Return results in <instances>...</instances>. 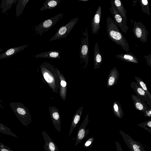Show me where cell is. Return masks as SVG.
<instances>
[{
	"label": "cell",
	"mask_w": 151,
	"mask_h": 151,
	"mask_svg": "<svg viewBox=\"0 0 151 151\" xmlns=\"http://www.w3.org/2000/svg\"><path fill=\"white\" fill-rule=\"evenodd\" d=\"M0 151H14L10 147L0 142Z\"/></svg>",
	"instance_id": "d6a6232c"
},
{
	"label": "cell",
	"mask_w": 151,
	"mask_h": 151,
	"mask_svg": "<svg viewBox=\"0 0 151 151\" xmlns=\"http://www.w3.org/2000/svg\"><path fill=\"white\" fill-rule=\"evenodd\" d=\"M61 1L60 0H46L43 6L40 9L41 11L47 9H51L56 7Z\"/></svg>",
	"instance_id": "cb8c5ba5"
},
{
	"label": "cell",
	"mask_w": 151,
	"mask_h": 151,
	"mask_svg": "<svg viewBox=\"0 0 151 151\" xmlns=\"http://www.w3.org/2000/svg\"><path fill=\"white\" fill-rule=\"evenodd\" d=\"M49 111L52 123L55 129L59 132L61 131V120L58 109L55 106H50Z\"/></svg>",
	"instance_id": "7c38bea8"
},
{
	"label": "cell",
	"mask_w": 151,
	"mask_h": 151,
	"mask_svg": "<svg viewBox=\"0 0 151 151\" xmlns=\"http://www.w3.org/2000/svg\"><path fill=\"white\" fill-rule=\"evenodd\" d=\"M116 57L119 59L127 62L138 64V60L136 57L132 52L126 53L119 54L116 55Z\"/></svg>",
	"instance_id": "44dd1931"
},
{
	"label": "cell",
	"mask_w": 151,
	"mask_h": 151,
	"mask_svg": "<svg viewBox=\"0 0 151 151\" xmlns=\"http://www.w3.org/2000/svg\"><path fill=\"white\" fill-rule=\"evenodd\" d=\"M135 108L137 110L144 112L150 109L146 104L137 95H131Z\"/></svg>",
	"instance_id": "ac0fdd59"
},
{
	"label": "cell",
	"mask_w": 151,
	"mask_h": 151,
	"mask_svg": "<svg viewBox=\"0 0 151 151\" xmlns=\"http://www.w3.org/2000/svg\"><path fill=\"white\" fill-rule=\"evenodd\" d=\"M113 1L114 4L118 12L122 17L124 22L127 24L126 11L123 4L120 0Z\"/></svg>",
	"instance_id": "603a6c76"
},
{
	"label": "cell",
	"mask_w": 151,
	"mask_h": 151,
	"mask_svg": "<svg viewBox=\"0 0 151 151\" xmlns=\"http://www.w3.org/2000/svg\"><path fill=\"white\" fill-rule=\"evenodd\" d=\"M130 86L134 90L137 96L149 105L150 108H151V99L139 85L137 82L132 81L130 84Z\"/></svg>",
	"instance_id": "8fae6325"
},
{
	"label": "cell",
	"mask_w": 151,
	"mask_h": 151,
	"mask_svg": "<svg viewBox=\"0 0 151 151\" xmlns=\"http://www.w3.org/2000/svg\"><path fill=\"white\" fill-rule=\"evenodd\" d=\"M112 109L114 115L119 119L124 116L123 109L121 104L117 101H114L112 106Z\"/></svg>",
	"instance_id": "d4e9b609"
},
{
	"label": "cell",
	"mask_w": 151,
	"mask_h": 151,
	"mask_svg": "<svg viewBox=\"0 0 151 151\" xmlns=\"http://www.w3.org/2000/svg\"><path fill=\"white\" fill-rule=\"evenodd\" d=\"M61 52L55 50L45 52L35 55L36 58L57 59L60 58Z\"/></svg>",
	"instance_id": "7402d4cb"
},
{
	"label": "cell",
	"mask_w": 151,
	"mask_h": 151,
	"mask_svg": "<svg viewBox=\"0 0 151 151\" xmlns=\"http://www.w3.org/2000/svg\"><path fill=\"white\" fill-rule=\"evenodd\" d=\"M28 46V45H26L9 48L0 54V60L11 57L17 53L24 50Z\"/></svg>",
	"instance_id": "e0dca14e"
},
{
	"label": "cell",
	"mask_w": 151,
	"mask_h": 151,
	"mask_svg": "<svg viewBox=\"0 0 151 151\" xmlns=\"http://www.w3.org/2000/svg\"><path fill=\"white\" fill-rule=\"evenodd\" d=\"M143 113L145 117H150L151 116V108L145 110Z\"/></svg>",
	"instance_id": "d590c367"
},
{
	"label": "cell",
	"mask_w": 151,
	"mask_h": 151,
	"mask_svg": "<svg viewBox=\"0 0 151 151\" xmlns=\"http://www.w3.org/2000/svg\"><path fill=\"white\" fill-rule=\"evenodd\" d=\"M0 132L15 137L19 138L16 134L11 131L9 128L1 123H0Z\"/></svg>",
	"instance_id": "f1b7e54d"
},
{
	"label": "cell",
	"mask_w": 151,
	"mask_h": 151,
	"mask_svg": "<svg viewBox=\"0 0 151 151\" xmlns=\"http://www.w3.org/2000/svg\"><path fill=\"white\" fill-rule=\"evenodd\" d=\"M29 0H19L16 8V15L17 17L20 16L22 13L26 5Z\"/></svg>",
	"instance_id": "484cf974"
},
{
	"label": "cell",
	"mask_w": 151,
	"mask_h": 151,
	"mask_svg": "<svg viewBox=\"0 0 151 151\" xmlns=\"http://www.w3.org/2000/svg\"><path fill=\"white\" fill-rule=\"evenodd\" d=\"M93 58L94 69L95 70L100 68L102 62V58L97 42H96L94 46Z\"/></svg>",
	"instance_id": "ffe728a7"
},
{
	"label": "cell",
	"mask_w": 151,
	"mask_h": 151,
	"mask_svg": "<svg viewBox=\"0 0 151 151\" xmlns=\"http://www.w3.org/2000/svg\"><path fill=\"white\" fill-rule=\"evenodd\" d=\"M88 29L86 27L82 32L81 42L79 47L80 63L83 65V69L86 68L88 62L89 42Z\"/></svg>",
	"instance_id": "277c9868"
},
{
	"label": "cell",
	"mask_w": 151,
	"mask_h": 151,
	"mask_svg": "<svg viewBox=\"0 0 151 151\" xmlns=\"http://www.w3.org/2000/svg\"><path fill=\"white\" fill-rule=\"evenodd\" d=\"M111 6L109 10L113 16L114 21L116 23L118 26L121 29L122 31L126 34L128 30L129 27L127 24L124 22L121 16L119 13L114 4L113 0L110 1Z\"/></svg>",
	"instance_id": "9c48e42d"
},
{
	"label": "cell",
	"mask_w": 151,
	"mask_h": 151,
	"mask_svg": "<svg viewBox=\"0 0 151 151\" xmlns=\"http://www.w3.org/2000/svg\"><path fill=\"white\" fill-rule=\"evenodd\" d=\"M56 68L49 63L45 62L40 64L37 70L43 83L47 85L54 93L58 94L60 88V80Z\"/></svg>",
	"instance_id": "6da1fadb"
},
{
	"label": "cell",
	"mask_w": 151,
	"mask_h": 151,
	"mask_svg": "<svg viewBox=\"0 0 151 151\" xmlns=\"http://www.w3.org/2000/svg\"><path fill=\"white\" fill-rule=\"evenodd\" d=\"M101 15V8L100 6L93 16L91 23L92 32L93 34L97 33L100 28V22Z\"/></svg>",
	"instance_id": "4fadbf2b"
},
{
	"label": "cell",
	"mask_w": 151,
	"mask_h": 151,
	"mask_svg": "<svg viewBox=\"0 0 151 151\" xmlns=\"http://www.w3.org/2000/svg\"><path fill=\"white\" fill-rule=\"evenodd\" d=\"M134 36L143 43H145L147 40L148 32L143 24L139 21H134L133 28Z\"/></svg>",
	"instance_id": "52a82bcc"
},
{
	"label": "cell",
	"mask_w": 151,
	"mask_h": 151,
	"mask_svg": "<svg viewBox=\"0 0 151 151\" xmlns=\"http://www.w3.org/2000/svg\"><path fill=\"white\" fill-rule=\"evenodd\" d=\"M83 106L80 107L76 111L74 115L72 120V122L68 134V137H70L73 130L76 127L79 121L82 113Z\"/></svg>",
	"instance_id": "d6986e66"
},
{
	"label": "cell",
	"mask_w": 151,
	"mask_h": 151,
	"mask_svg": "<svg viewBox=\"0 0 151 151\" xmlns=\"http://www.w3.org/2000/svg\"><path fill=\"white\" fill-rule=\"evenodd\" d=\"M16 1V0H2L0 5V8L2 10V12L4 13L9 10L12 6L13 4Z\"/></svg>",
	"instance_id": "4316f807"
},
{
	"label": "cell",
	"mask_w": 151,
	"mask_h": 151,
	"mask_svg": "<svg viewBox=\"0 0 151 151\" xmlns=\"http://www.w3.org/2000/svg\"><path fill=\"white\" fill-rule=\"evenodd\" d=\"M115 144L116 151H123L121 145L119 141L116 140Z\"/></svg>",
	"instance_id": "e575fe53"
},
{
	"label": "cell",
	"mask_w": 151,
	"mask_h": 151,
	"mask_svg": "<svg viewBox=\"0 0 151 151\" xmlns=\"http://www.w3.org/2000/svg\"><path fill=\"white\" fill-rule=\"evenodd\" d=\"M9 105L17 117L23 125L27 127L32 122L29 110L23 104L20 102H11Z\"/></svg>",
	"instance_id": "3957f363"
},
{
	"label": "cell",
	"mask_w": 151,
	"mask_h": 151,
	"mask_svg": "<svg viewBox=\"0 0 151 151\" xmlns=\"http://www.w3.org/2000/svg\"><path fill=\"white\" fill-rule=\"evenodd\" d=\"M78 19V17H75L71 20L67 24L61 26L49 41H50L66 38L76 24Z\"/></svg>",
	"instance_id": "8992f818"
},
{
	"label": "cell",
	"mask_w": 151,
	"mask_h": 151,
	"mask_svg": "<svg viewBox=\"0 0 151 151\" xmlns=\"http://www.w3.org/2000/svg\"><path fill=\"white\" fill-rule=\"evenodd\" d=\"M119 75L118 69L116 67H114L110 70L106 82L107 87L109 88L116 84L118 80Z\"/></svg>",
	"instance_id": "2e32d148"
},
{
	"label": "cell",
	"mask_w": 151,
	"mask_h": 151,
	"mask_svg": "<svg viewBox=\"0 0 151 151\" xmlns=\"http://www.w3.org/2000/svg\"><path fill=\"white\" fill-rule=\"evenodd\" d=\"M106 27L109 37L116 44L120 46L126 52H128L130 48L127 41L119 30L116 23L109 16L106 19Z\"/></svg>",
	"instance_id": "7a4b0ae2"
},
{
	"label": "cell",
	"mask_w": 151,
	"mask_h": 151,
	"mask_svg": "<svg viewBox=\"0 0 151 151\" xmlns=\"http://www.w3.org/2000/svg\"><path fill=\"white\" fill-rule=\"evenodd\" d=\"M94 140V138L91 137L85 141L83 144V147L85 148H88L92 146L93 144Z\"/></svg>",
	"instance_id": "1f68e13d"
},
{
	"label": "cell",
	"mask_w": 151,
	"mask_h": 151,
	"mask_svg": "<svg viewBox=\"0 0 151 151\" xmlns=\"http://www.w3.org/2000/svg\"><path fill=\"white\" fill-rule=\"evenodd\" d=\"M144 57L146 59L147 64L151 67V54L147 55H145Z\"/></svg>",
	"instance_id": "836d02e7"
},
{
	"label": "cell",
	"mask_w": 151,
	"mask_h": 151,
	"mask_svg": "<svg viewBox=\"0 0 151 151\" xmlns=\"http://www.w3.org/2000/svg\"><path fill=\"white\" fill-rule=\"evenodd\" d=\"M3 50V49H1L0 48V52H2V51Z\"/></svg>",
	"instance_id": "f35d334b"
},
{
	"label": "cell",
	"mask_w": 151,
	"mask_h": 151,
	"mask_svg": "<svg viewBox=\"0 0 151 151\" xmlns=\"http://www.w3.org/2000/svg\"><path fill=\"white\" fill-rule=\"evenodd\" d=\"M134 78L136 81V82L145 91L149 98L151 99V94L147 87L146 84L139 77L136 76Z\"/></svg>",
	"instance_id": "83f0119b"
},
{
	"label": "cell",
	"mask_w": 151,
	"mask_h": 151,
	"mask_svg": "<svg viewBox=\"0 0 151 151\" xmlns=\"http://www.w3.org/2000/svg\"><path fill=\"white\" fill-rule=\"evenodd\" d=\"M88 113L83 121L77 134L75 146H76L84 139L89 132L88 129H86L89 121Z\"/></svg>",
	"instance_id": "30bf717a"
},
{
	"label": "cell",
	"mask_w": 151,
	"mask_h": 151,
	"mask_svg": "<svg viewBox=\"0 0 151 151\" xmlns=\"http://www.w3.org/2000/svg\"><path fill=\"white\" fill-rule=\"evenodd\" d=\"M42 134L45 142L43 147L45 151H59L57 146L47 132L43 130Z\"/></svg>",
	"instance_id": "9a60e30c"
},
{
	"label": "cell",
	"mask_w": 151,
	"mask_h": 151,
	"mask_svg": "<svg viewBox=\"0 0 151 151\" xmlns=\"http://www.w3.org/2000/svg\"><path fill=\"white\" fill-rule=\"evenodd\" d=\"M56 70L60 80V88L59 93L62 99L66 100L67 96V86L66 79L57 68Z\"/></svg>",
	"instance_id": "5bb4252c"
},
{
	"label": "cell",
	"mask_w": 151,
	"mask_h": 151,
	"mask_svg": "<svg viewBox=\"0 0 151 151\" xmlns=\"http://www.w3.org/2000/svg\"><path fill=\"white\" fill-rule=\"evenodd\" d=\"M142 10L143 12L148 15H150L149 3L147 0H139Z\"/></svg>",
	"instance_id": "f546056e"
},
{
	"label": "cell",
	"mask_w": 151,
	"mask_h": 151,
	"mask_svg": "<svg viewBox=\"0 0 151 151\" xmlns=\"http://www.w3.org/2000/svg\"><path fill=\"white\" fill-rule=\"evenodd\" d=\"M119 131L130 151H145L144 147L139 142L135 140L122 130H120Z\"/></svg>",
	"instance_id": "ba28073f"
},
{
	"label": "cell",
	"mask_w": 151,
	"mask_h": 151,
	"mask_svg": "<svg viewBox=\"0 0 151 151\" xmlns=\"http://www.w3.org/2000/svg\"><path fill=\"white\" fill-rule=\"evenodd\" d=\"M89 0H78V1H84V2L87 1H88Z\"/></svg>",
	"instance_id": "74e56055"
},
{
	"label": "cell",
	"mask_w": 151,
	"mask_h": 151,
	"mask_svg": "<svg viewBox=\"0 0 151 151\" xmlns=\"http://www.w3.org/2000/svg\"><path fill=\"white\" fill-rule=\"evenodd\" d=\"M0 108L5 109V108L4 106V103L0 99Z\"/></svg>",
	"instance_id": "8d00e7d4"
},
{
	"label": "cell",
	"mask_w": 151,
	"mask_h": 151,
	"mask_svg": "<svg viewBox=\"0 0 151 151\" xmlns=\"http://www.w3.org/2000/svg\"><path fill=\"white\" fill-rule=\"evenodd\" d=\"M63 16V13H60L54 17L42 22L35 26L34 28L35 31L37 34L42 35L45 32L54 26L62 19Z\"/></svg>",
	"instance_id": "5b68a950"
},
{
	"label": "cell",
	"mask_w": 151,
	"mask_h": 151,
	"mask_svg": "<svg viewBox=\"0 0 151 151\" xmlns=\"http://www.w3.org/2000/svg\"><path fill=\"white\" fill-rule=\"evenodd\" d=\"M137 126H139L145 130L151 133V119H149L144 122L137 124Z\"/></svg>",
	"instance_id": "4dcf8cb0"
}]
</instances>
